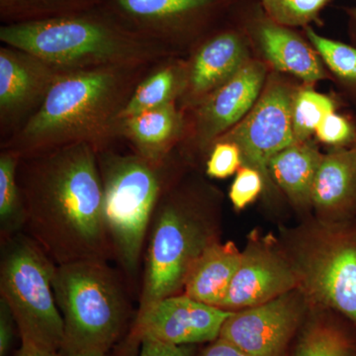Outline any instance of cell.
Masks as SVG:
<instances>
[{"label":"cell","mask_w":356,"mask_h":356,"mask_svg":"<svg viewBox=\"0 0 356 356\" xmlns=\"http://www.w3.org/2000/svg\"><path fill=\"white\" fill-rule=\"evenodd\" d=\"M310 309L298 288L261 305L233 312L219 337L248 356H287Z\"/></svg>","instance_id":"30bf717a"},{"label":"cell","mask_w":356,"mask_h":356,"mask_svg":"<svg viewBox=\"0 0 356 356\" xmlns=\"http://www.w3.org/2000/svg\"><path fill=\"white\" fill-rule=\"evenodd\" d=\"M266 83V69L257 60H248L221 88L199 103L186 120L184 140L192 153L207 158L220 137L247 116L261 97Z\"/></svg>","instance_id":"8fae6325"},{"label":"cell","mask_w":356,"mask_h":356,"mask_svg":"<svg viewBox=\"0 0 356 356\" xmlns=\"http://www.w3.org/2000/svg\"><path fill=\"white\" fill-rule=\"evenodd\" d=\"M346 13H348V21H350V35L356 44V6L346 9Z\"/></svg>","instance_id":"d590c367"},{"label":"cell","mask_w":356,"mask_h":356,"mask_svg":"<svg viewBox=\"0 0 356 356\" xmlns=\"http://www.w3.org/2000/svg\"><path fill=\"white\" fill-rule=\"evenodd\" d=\"M243 166L242 154L234 143L218 140L211 147L206 159V175L216 179H224L238 172Z\"/></svg>","instance_id":"f1b7e54d"},{"label":"cell","mask_w":356,"mask_h":356,"mask_svg":"<svg viewBox=\"0 0 356 356\" xmlns=\"http://www.w3.org/2000/svg\"><path fill=\"white\" fill-rule=\"evenodd\" d=\"M292 356H356V327L332 311L311 307Z\"/></svg>","instance_id":"7402d4cb"},{"label":"cell","mask_w":356,"mask_h":356,"mask_svg":"<svg viewBox=\"0 0 356 356\" xmlns=\"http://www.w3.org/2000/svg\"><path fill=\"white\" fill-rule=\"evenodd\" d=\"M306 35L325 65L356 96V47L322 36L311 26L306 27Z\"/></svg>","instance_id":"484cf974"},{"label":"cell","mask_w":356,"mask_h":356,"mask_svg":"<svg viewBox=\"0 0 356 356\" xmlns=\"http://www.w3.org/2000/svg\"><path fill=\"white\" fill-rule=\"evenodd\" d=\"M185 60L163 58L140 81L122 111L120 122L140 112L177 102L184 84Z\"/></svg>","instance_id":"603a6c76"},{"label":"cell","mask_w":356,"mask_h":356,"mask_svg":"<svg viewBox=\"0 0 356 356\" xmlns=\"http://www.w3.org/2000/svg\"><path fill=\"white\" fill-rule=\"evenodd\" d=\"M17 356H60V355L39 348L38 346L30 341H21V348Z\"/></svg>","instance_id":"e575fe53"},{"label":"cell","mask_w":356,"mask_h":356,"mask_svg":"<svg viewBox=\"0 0 356 356\" xmlns=\"http://www.w3.org/2000/svg\"><path fill=\"white\" fill-rule=\"evenodd\" d=\"M16 325L13 313L8 305L0 300V356H6L10 350Z\"/></svg>","instance_id":"d6a6232c"},{"label":"cell","mask_w":356,"mask_h":356,"mask_svg":"<svg viewBox=\"0 0 356 356\" xmlns=\"http://www.w3.org/2000/svg\"><path fill=\"white\" fill-rule=\"evenodd\" d=\"M107 353H99V351H88V353H79L76 356H107Z\"/></svg>","instance_id":"8d00e7d4"},{"label":"cell","mask_w":356,"mask_h":356,"mask_svg":"<svg viewBox=\"0 0 356 356\" xmlns=\"http://www.w3.org/2000/svg\"><path fill=\"white\" fill-rule=\"evenodd\" d=\"M154 65L63 72L38 112L0 149L25 156L74 144L97 152L115 146L122 111Z\"/></svg>","instance_id":"7a4b0ae2"},{"label":"cell","mask_w":356,"mask_h":356,"mask_svg":"<svg viewBox=\"0 0 356 356\" xmlns=\"http://www.w3.org/2000/svg\"><path fill=\"white\" fill-rule=\"evenodd\" d=\"M224 0H105L106 10L145 38L178 51L195 39Z\"/></svg>","instance_id":"4fadbf2b"},{"label":"cell","mask_w":356,"mask_h":356,"mask_svg":"<svg viewBox=\"0 0 356 356\" xmlns=\"http://www.w3.org/2000/svg\"><path fill=\"white\" fill-rule=\"evenodd\" d=\"M280 242L310 306L334 312L356 327V218H316L284 229Z\"/></svg>","instance_id":"52a82bcc"},{"label":"cell","mask_w":356,"mask_h":356,"mask_svg":"<svg viewBox=\"0 0 356 356\" xmlns=\"http://www.w3.org/2000/svg\"><path fill=\"white\" fill-rule=\"evenodd\" d=\"M241 259L242 252L233 242L212 243L192 267L185 282L184 294L219 308L240 267Z\"/></svg>","instance_id":"ffe728a7"},{"label":"cell","mask_w":356,"mask_h":356,"mask_svg":"<svg viewBox=\"0 0 356 356\" xmlns=\"http://www.w3.org/2000/svg\"><path fill=\"white\" fill-rule=\"evenodd\" d=\"M334 109L336 105L329 96L312 89L296 91L292 105V125L297 142L309 140L321 122Z\"/></svg>","instance_id":"4316f807"},{"label":"cell","mask_w":356,"mask_h":356,"mask_svg":"<svg viewBox=\"0 0 356 356\" xmlns=\"http://www.w3.org/2000/svg\"><path fill=\"white\" fill-rule=\"evenodd\" d=\"M299 277L280 240L252 231L220 309L236 312L261 305L298 289Z\"/></svg>","instance_id":"7c38bea8"},{"label":"cell","mask_w":356,"mask_h":356,"mask_svg":"<svg viewBox=\"0 0 356 356\" xmlns=\"http://www.w3.org/2000/svg\"><path fill=\"white\" fill-rule=\"evenodd\" d=\"M312 207L317 218L339 222L356 218V144L323 154L318 165Z\"/></svg>","instance_id":"e0dca14e"},{"label":"cell","mask_w":356,"mask_h":356,"mask_svg":"<svg viewBox=\"0 0 356 356\" xmlns=\"http://www.w3.org/2000/svg\"><path fill=\"white\" fill-rule=\"evenodd\" d=\"M105 0H0L2 25L62 17L103 6Z\"/></svg>","instance_id":"d4e9b609"},{"label":"cell","mask_w":356,"mask_h":356,"mask_svg":"<svg viewBox=\"0 0 356 356\" xmlns=\"http://www.w3.org/2000/svg\"><path fill=\"white\" fill-rule=\"evenodd\" d=\"M250 23V29L259 48L276 70L307 83L325 79V70L317 51L292 28L274 22L264 11Z\"/></svg>","instance_id":"ac0fdd59"},{"label":"cell","mask_w":356,"mask_h":356,"mask_svg":"<svg viewBox=\"0 0 356 356\" xmlns=\"http://www.w3.org/2000/svg\"><path fill=\"white\" fill-rule=\"evenodd\" d=\"M0 41L64 72L153 65L177 54L133 31L103 6L51 19L1 25Z\"/></svg>","instance_id":"3957f363"},{"label":"cell","mask_w":356,"mask_h":356,"mask_svg":"<svg viewBox=\"0 0 356 356\" xmlns=\"http://www.w3.org/2000/svg\"><path fill=\"white\" fill-rule=\"evenodd\" d=\"M104 218L114 259L136 278L144 259L152 219L161 196L177 180L173 153L154 161L115 146L97 152Z\"/></svg>","instance_id":"5b68a950"},{"label":"cell","mask_w":356,"mask_h":356,"mask_svg":"<svg viewBox=\"0 0 356 356\" xmlns=\"http://www.w3.org/2000/svg\"><path fill=\"white\" fill-rule=\"evenodd\" d=\"M232 314L180 293L138 311L130 341L153 339L175 346L212 343Z\"/></svg>","instance_id":"9a60e30c"},{"label":"cell","mask_w":356,"mask_h":356,"mask_svg":"<svg viewBox=\"0 0 356 356\" xmlns=\"http://www.w3.org/2000/svg\"><path fill=\"white\" fill-rule=\"evenodd\" d=\"M295 93L282 79L270 77L247 116L218 139L236 144L243 165L261 172L266 187L273 184L268 172L270 159L297 142L292 125Z\"/></svg>","instance_id":"9c48e42d"},{"label":"cell","mask_w":356,"mask_h":356,"mask_svg":"<svg viewBox=\"0 0 356 356\" xmlns=\"http://www.w3.org/2000/svg\"><path fill=\"white\" fill-rule=\"evenodd\" d=\"M53 289L64 320L65 356L107 353L130 315L123 283L107 261L90 259L56 266Z\"/></svg>","instance_id":"8992f818"},{"label":"cell","mask_w":356,"mask_h":356,"mask_svg":"<svg viewBox=\"0 0 356 356\" xmlns=\"http://www.w3.org/2000/svg\"><path fill=\"white\" fill-rule=\"evenodd\" d=\"M177 181L161 196L147 233L139 310L184 293L192 267L219 242L212 204L202 192Z\"/></svg>","instance_id":"277c9868"},{"label":"cell","mask_w":356,"mask_h":356,"mask_svg":"<svg viewBox=\"0 0 356 356\" xmlns=\"http://www.w3.org/2000/svg\"><path fill=\"white\" fill-rule=\"evenodd\" d=\"M355 144H356V142H355Z\"/></svg>","instance_id":"74e56055"},{"label":"cell","mask_w":356,"mask_h":356,"mask_svg":"<svg viewBox=\"0 0 356 356\" xmlns=\"http://www.w3.org/2000/svg\"><path fill=\"white\" fill-rule=\"evenodd\" d=\"M332 0H259L267 17L287 27H308L318 22Z\"/></svg>","instance_id":"83f0119b"},{"label":"cell","mask_w":356,"mask_h":356,"mask_svg":"<svg viewBox=\"0 0 356 356\" xmlns=\"http://www.w3.org/2000/svg\"><path fill=\"white\" fill-rule=\"evenodd\" d=\"M248 53L245 39L235 30H224L199 42L185 60L179 108L189 111L221 88L250 60Z\"/></svg>","instance_id":"2e32d148"},{"label":"cell","mask_w":356,"mask_h":356,"mask_svg":"<svg viewBox=\"0 0 356 356\" xmlns=\"http://www.w3.org/2000/svg\"><path fill=\"white\" fill-rule=\"evenodd\" d=\"M56 266L24 232L1 242L0 296L13 313L21 341L58 353L65 324L53 289Z\"/></svg>","instance_id":"ba28073f"},{"label":"cell","mask_w":356,"mask_h":356,"mask_svg":"<svg viewBox=\"0 0 356 356\" xmlns=\"http://www.w3.org/2000/svg\"><path fill=\"white\" fill-rule=\"evenodd\" d=\"M264 187L266 182L261 173L250 166L243 165L236 172L229 188V200L236 210H243L259 198Z\"/></svg>","instance_id":"f546056e"},{"label":"cell","mask_w":356,"mask_h":356,"mask_svg":"<svg viewBox=\"0 0 356 356\" xmlns=\"http://www.w3.org/2000/svg\"><path fill=\"white\" fill-rule=\"evenodd\" d=\"M199 356H248L229 341L217 339Z\"/></svg>","instance_id":"836d02e7"},{"label":"cell","mask_w":356,"mask_h":356,"mask_svg":"<svg viewBox=\"0 0 356 356\" xmlns=\"http://www.w3.org/2000/svg\"><path fill=\"white\" fill-rule=\"evenodd\" d=\"M186 117L177 102L140 112L124 119L119 137L144 158L159 161L170 156L184 137Z\"/></svg>","instance_id":"d6986e66"},{"label":"cell","mask_w":356,"mask_h":356,"mask_svg":"<svg viewBox=\"0 0 356 356\" xmlns=\"http://www.w3.org/2000/svg\"><path fill=\"white\" fill-rule=\"evenodd\" d=\"M18 181L23 232L57 266L114 259L95 147L74 144L21 156Z\"/></svg>","instance_id":"6da1fadb"},{"label":"cell","mask_w":356,"mask_h":356,"mask_svg":"<svg viewBox=\"0 0 356 356\" xmlns=\"http://www.w3.org/2000/svg\"><path fill=\"white\" fill-rule=\"evenodd\" d=\"M64 70L28 51L0 47V142L38 112Z\"/></svg>","instance_id":"5bb4252c"},{"label":"cell","mask_w":356,"mask_h":356,"mask_svg":"<svg viewBox=\"0 0 356 356\" xmlns=\"http://www.w3.org/2000/svg\"><path fill=\"white\" fill-rule=\"evenodd\" d=\"M323 154L308 140L296 142L270 159L271 181L299 209L312 207V194Z\"/></svg>","instance_id":"44dd1931"},{"label":"cell","mask_w":356,"mask_h":356,"mask_svg":"<svg viewBox=\"0 0 356 356\" xmlns=\"http://www.w3.org/2000/svg\"><path fill=\"white\" fill-rule=\"evenodd\" d=\"M139 343L138 356H192L191 350L186 346H175L153 339H142Z\"/></svg>","instance_id":"1f68e13d"},{"label":"cell","mask_w":356,"mask_h":356,"mask_svg":"<svg viewBox=\"0 0 356 356\" xmlns=\"http://www.w3.org/2000/svg\"><path fill=\"white\" fill-rule=\"evenodd\" d=\"M21 156L11 149H0V238L1 242L24 229V199L18 181Z\"/></svg>","instance_id":"cb8c5ba5"},{"label":"cell","mask_w":356,"mask_h":356,"mask_svg":"<svg viewBox=\"0 0 356 356\" xmlns=\"http://www.w3.org/2000/svg\"><path fill=\"white\" fill-rule=\"evenodd\" d=\"M321 142L336 147H350L356 142V128L346 117L332 112L325 117L316 130Z\"/></svg>","instance_id":"4dcf8cb0"}]
</instances>
